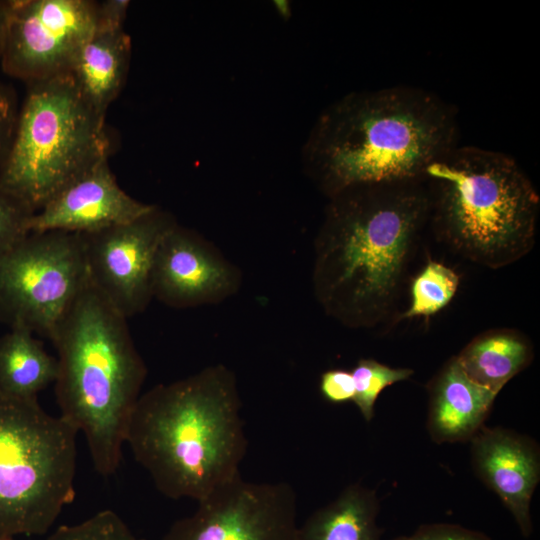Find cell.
<instances>
[{
    "label": "cell",
    "instance_id": "25",
    "mask_svg": "<svg viewBox=\"0 0 540 540\" xmlns=\"http://www.w3.org/2000/svg\"><path fill=\"white\" fill-rule=\"evenodd\" d=\"M18 104L14 91L0 81V164L10 147L16 120Z\"/></svg>",
    "mask_w": 540,
    "mask_h": 540
},
{
    "label": "cell",
    "instance_id": "2",
    "mask_svg": "<svg viewBox=\"0 0 540 540\" xmlns=\"http://www.w3.org/2000/svg\"><path fill=\"white\" fill-rule=\"evenodd\" d=\"M428 221L423 179L360 184L330 197L316 266L326 308L352 325L384 317Z\"/></svg>",
    "mask_w": 540,
    "mask_h": 540
},
{
    "label": "cell",
    "instance_id": "5",
    "mask_svg": "<svg viewBox=\"0 0 540 540\" xmlns=\"http://www.w3.org/2000/svg\"><path fill=\"white\" fill-rule=\"evenodd\" d=\"M429 220L464 257L499 268L534 245L540 197L510 155L456 145L425 171Z\"/></svg>",
    "mask_w": 540,
    "mask_h": 540
},
{
    "label": "cell",
    "instance_id": "15",
    "mask_svg": "<svg viewBox=\"0 0 540 540\" xmlns=\"http://www.w3.org/2000/svg\"><path fill=\"white\" fill-rule=\"evenodd\" d=\"M498 393L472 380L452 357L430 382L427 427L438 443L472 439Z\"/></svg>",
    "mask_w": 540,
    "mask_h": 540
},
{
    "label": "cell",
    "instance_id": "13",
    "mask_svg": "<svg viewBox=\"0 0 540 540\" xmlns=\"http://www.w3.org/2000/svg\"><path fill=\"white\" fill-rule=\"evenodd\" d=\"M235 281L229 265L196 235L175 224L163 237L152 272V294L173 307L223 298Z\"/></svg>",
    "mask_w": 540,
    "mask_h": 540
},
{
    "label": "cell",
    "instance_id": "22",
    "mask_svg": "<svg viewBox=\"0 0 540 540\" xmlns=\"http://www.w3.org/2000/svg\"><path fill=\"white\" fill-rule=\"evenodd\" d=\"M46 540L145 539L137 537L118 514L111 510H103L80 523L58 527Z\"/></svg>",
    "mask_w": 540,
    "mask_h": 540
},
{
    "label": "cell",
    "instance_id": "26",
    "mask_svg": "<svg viewBox=\"0 0 540 540\" xmlns=\"http://www.w3.org/2000/svg\"><path fill=\"white\" fill-rule=\"evenodd\" d=\"M412 536L415 540H490L481 532L449 523L422 525Z\"/></svg>",
    "mask_w": 540,
    "mask_h": 540
},
{
    "label": "cell",
    "instance_id": "10",
    "mask_svg": "<svg viewBox=\"0 0 540 540\" xmlns=\"http://www.w3.org/2000/svg\"><path fill=\"white\" fill-rule=\"evenodd\" d=\"M197 503L162 540H299L296 493L286 482L239 475Z\"/></svg>",
    "mask_w": 540,
    "mask_h": 540
},
{
    "label": "cell",
    "instance_id": "11",
    "mask_svg": "<svg viewBox=\"0 0 540 540\" xmlns=\"http://www.w3.org/2000/svg\"><path fill=\"white\" fill-rule=\"evenodd\" d=\"M175 224L155 206L128 223L82 234L90 281L126 319L142 312L153 297L156 253Z\"/></svg>",
    "mask_w": 540,
    "mask_h": 540
},
{
    "label": "cell",
    "instance_id": "18",
    "mask_svg": "<svg viewBox=\"0 0 540 540\" xmlns=\"http://www.w3.org/2000/svg\"><path fill=\"white\" fill-rule=\"evenodd\" d=\"M58 375V360L33 333L12 327L0 336V392L19 399L37 400Z\"/></svg>",
    "mask_w": 540,
    "mask_h": 540
},
{
    "label": "cell",
    "instance_id": "16",
    "mask_svg": "<svg viewBox=\"0 0 540 540\" xmlns=\"http://www.w3.org/2000/svg\"><path fill=\"white\" fill-rule=\"evenodd\" d=\"M131 40L124 28L95 29L70 72L86 100L101 114L120 93L128 71Z\"/></svg>",
    "mask_w": 540,
    "mask_h": 540
},
{
    "label": "cell",
    "instance_id": "1",
    "mask_svg": "<svg viewBox=\"0 0 540 540\" xmlns=\"http://www.w3.org/2000/svg\"><path fill=\"white\" fill-rule=\"evenodd\" d=\"M456 109L432 91L394 85L350 92L322 110L302 147L330 198L360 184L423 179L458 144Z\"/></svg>",
    "mask_w": 540,
    "mask_h": 540
},
{
    "label": "cell",
    "instance_id": "17",
    "mask_svg": "<svg viewBox=\"0 0 540 540\" xmlns=\"http://www.w3.org/2000/svg\"><path fill=\"white\" fill-rule=\"evenodd\" d=\"M475 382L499 393L533 358L526 336L513 329H493L479 334L456 356Z\"/></svg>",
    "mask_w": 540,
    "mask_h": 540
},
{
    "label": "cell",
    "instance_id": "19",
    "mask_svg": "<svg viewBox=\"0 0 540 540\" xmlns=\"http://www.w3.org/2000/svg\"><path fill=\"white\" fill-rule=\"evenodd\" d=\"M375 493L359 484L347 487L299 526V540H380Z\"/></svg>",
    "mask_w": 540,
    "mask_h": 540
},
{
    "label": "cell",
    "instance_id": "7",
    "mask_svg": "<svg viewBox=\"0 0 540 540\" xmlns=\"http://www.w3.org/2000/svg\"><path fill=\"white\" fill-rule=\"evenodd\" d=\"M77 431L0 392V537L43 535L75 496Z\"/></svg>",
    "mask_w": 540,
    "mask_h": 540
},
{
    "label": "cell",
    "instance_id": "28",
    "mask_svg": "<svg viewBox=\"0 0 540 540\" xmlns=\"http://www.w3.org/2000/svg\"><path fill=\"white\" fill-rule=\"evenodd\" d=\"M10 0H0V60L2 57Z\"/></svg>",
    "mask_w": 540,
    "mask_h": 540
},
{
    "label": "cell",
    "instance_id": "20",
    "mask_svg": "<svg viewBox=\"0 0 540 540\" xmlns=\"http://www.w3.org/2000/svg\"><path fill=\"white\" fill-rule=\"evenodd\" d=\"M459 276L451 268L429 261L411 285V303L403 318L431 316L446 307L455 296Z\"/></svg>",
    "mask_w": 540,
    "mask_h": 540
},
{
    "label": "cell",
    "instance_id": "29",
    "mask_svg": "<svg viewBox=\"0 0 540 540\" xmlns=\"http://www.w3.org/2000/svg\"><path fill=\"white\" fill-rule=\"evenodd\" d=\"M395 540H415V538L413 536H410V537H407V536H402V537H399Z\"/></svg>",
    "mask_w": 540,
    "mask_h": 540
},
{
    "label": "cell",
    "instance_id": "27",
    "mask_svg": "<svg viewBox=\"0 0 540 540\" xmlns=\"http://www.w3.org/2000/svg\"><path fill=\"white\" fill-rule=\"evenodd\" d=\"M130 1L105 0L97 2L96 29L124 28V21Z\"/></svg>",
    "mask_w": 540,
    "mask_h": 540
},
{
    "label": "cell",
    "instance_id": "12",
    "mask_svg": "<svg viewBox=\"0 0 540 540\" xmlns=\"http://www.w3.org/2000/svg\"><path fill=\"white\" fill-rule=\"evenodd\" d=\"M154 207L127 194L104 159L34 213L28 230L93 233L133 221Z\"/></svg>",
    "mask_w": 540,
    "mask_h": 540
},
{
    "label": "cell",
    "instance_id": "14",
    "mask_svg": "<svg viewBox=\"0 0 540 540\" xmlns=\"http://www.w3.org/2000/svg\"><path fill=\"white\" fill-rule=\"evenodd\" d=\"M472 465L514 517L521 533L532 532L530 504L540 478V456L530 438L483 426L471 439Z\"/></svg>",
    "mask_w": 540,
    "mask_h": 540
},
{
    "label": "cell",
    "instance_id": "3",
    "mask_svg": "<svg viewBox=\"0 0 540 540\" xmlns=\"http://www.w3.org/2000/svg\"><path fill=\"white\" fill-rule=\"evenodd\" d=\"M126 444L168 498L199 501L233 480L247 451L234 374L210 366L141 394Z\"/></svg>",
    "mask_w": 540,
    "mask_h": 540
},
{
    "label": "cell",
    "instance_id": "6",
    "mask_svg": "<svg viewBox=\"0 0 540 540\" xmlns=\"http://www.w3.org/2000/svg\"><path fill=\"white\" fill-rule=\"evenodd\" d=\"M14 135L0 164V189L32 213L109 158L105 115L72 75L27 84Z\"/></svg>",
    "mask_w": 540,
    "mask_h": 540
},
{
    "label": "cell",
    "instance_id": "21",
    "mask_svg": "<svg viewBox=\"0 0 540 540\" xmlns=\"http://www.w3.org/2000/svg\"><path fill=\"white\" fill-rule=\"evenodd\" d=\"M351 373L355 387L353 402L363 418L370 421L380 393L386 387L408 379L413 371L408 368H392L373 359H360Z\"/></svg>",
    "mask_w": 540,
    "mask_h": 540
},
{
    "label": "cell",
    "instance_id": "4",
    "mask_svg": "<svg viewBox=\"0 0 540 540\" xmlns=\"http://www.w3.org/2000/svg\"><path fill=\"white\" fill-rule=\"evenodd\" d=\"M126 320L89 279L51 339L59 416L84 435L103 477L119 468L147 374Z\"/></svg>",
    "mask_w": 540,
    "mask_h": 540
},
{
    "label": "cell",
    "instance_id": "9",
    "mask_svg": "<svg viewBox=\"0 0 540 540\" xmlns=\"http://www.w3.org/2000/svg\"><path fill=\"white\" fill-rule=\"evenodd\" d=\"M96 24L95 1L10 0L3 72L26 84L69 74Z\"/></svg>",
    "mask_w": 540,
    "mask_h": 540
},
{
    "label": "cell",
    "instance_id": "24",
    "mask_svg": "<svg viewBox=\"0 0 540 540\" xmlns=\"http://www.w3.org/2000/svg\"><path fill=\"white\" fill-rule=\"evenodd\" d=\"M320 392L331 403H345L353 401L355 387L351 371L331 369L325 371L320 378Z\"/></svg>",
    "mask_w": 540,
    "mask_h": 540
},
{
    "label": "cell",
    "instance_id": "8",
    "mask_svg": "<svg viewBox=\"0 0 540 540\" xmlns=\"http://www.w3.org/2000/svg\"><path fill=\"white\" fill-rule=\"evenodd\" d=\"M88 280L82 234L30 232L0 255V323L51 340Z\"/></svg>",
    "mask_w": 540,
    "mask_h": 540
},
{
    "label": "cell",
    "instance_id": "30",
    "mask_svg": "<svg viewBox=\"0 0 540 540\" xmlns=\"http://www.w3.org/2000/svg\"><path fill=\"white\" fill-rule=\"evenodd\" d=\"M0 540H14V538H10V537H0Z\"/></svg>",
    "mask_w": 540,
    "mask_h": 540
},
{
    "label": "cell",
    "instance_id": "23",
    "mask_svg": "<svg viewBox=\"0 0 540 540\" xmlns=\"http://www.w3.org/2000/svg\"><path fill=\"white\" fill-rule=\"evenodd\" d=\"M32 213L0 189V255L29 234Z\"/></svg>",
    "mask_w": 540,
    "mask_h": 540
}]
</instances>
